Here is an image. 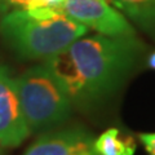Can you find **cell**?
Masks as SVG:
<instances>
[{
  "instance_id": "3",
  "label": "cell",
  "mask_w": 155,
  "mask_h": 155,
  "mask_svg": "<svg viewBox=\"0 0 155 155\" xmlns=\"http://www.w3.org/2000/svg\"><path fill=\"white\" fill-rule=\"evenodd\" d=\"M16 85L30 132L52 127L69 116L72 101L45 64L26 70L16 78Z\"/></svg>"
},
{
  "instance_id": "9",
  "label": "cell",
  "mask_w": 155,
  "mask_h": 155,
  "mask_svg": "<svg viewBox=\"0 0 155 155\" xmlns=\"http://www.w3.org/2000/svg\"><path fill=\"white\" fill-rule=\"evenodd\" d=\"M140 140L147 151L151 155H155V133H143L140 136Z\"/></svg>"
},
{
  "instance_id": "5",
  "label": "cell",
  "mask_w": 155,
  "mask_h": 155,
  "mask_svg": "<svg viewBox=\"0 0 155 155\" xmlns=\"http://www.w3.org/2000/svg\"><path fill=\"white\" fill-rule=\"evenodd\" d=\"M28 134L30 129L19 104L16 78L7 67L0 66V145L16 147Z\"/></svg>"
},
{
  "instance_id": "6",
  "label": "cell",
  "mask_w": 155,
  "mask_h": 155,
  "mask_svg": "<svg viewBox=\"0 0 155 155\" xmlns=\"http://www.w3.org/2000/svg\"><path fill=\"white\" fill-rule=\"evenodd\" d=\"M94 138L81 128H70L43 134L23 155H98Z\"/></svg>"
},
{
  "instance_id": "10",
  "label": "cell",
  "mask_w": 155,
  "mask_h": 155,
  "mask_svg": "<svg viewBox=\"0 0 155 155\" xmlns=\"http://www.w3.org/2000/svg\"><path fill=\"white\" fill-rule=\"evenodd\" d=\"M64 2L65 0H38L36 8H39V7H49V8L57 9Z\"/></svg>"
},
{
  "instance_id": "8",
  "label": "cell",
  "mask_w": 155,
  "mask_h": 155,
  "mask_svg": "<svg viewBox=\"0 0 155 155\" xmlns=\"http://www.w3.org/2000/svg\"><path fill=\"white\" fill-rule=\"evenodd\" d=\"M94 151L98 155H133L136 145L130 137H122L116 128L107 129L94 140Z\"/></svg>"
},
{
  "instance_id": "12",
  "label": "cell",
  "mask_w": 155,
  "mask_h": 155,
  "mask_svg": "<svg viewBox=\"0 0 155 155\" xmlns=\"http://www.w3.org/2000/svg\"><path fill=\"white\" fill-rule=\"evenodd\" d=\"M149 65L153 67V69H155V52L151 54V57L149 58Z\"/></svg>"
},
{
  "instance_id": "7",
  "label": "cell",
  "mask_w": 155,
  "mask_h": 155,
  "mask_svg": "<svg viewBox=\"0 0 155 155\" xmlns=\"http://www.w3.org/2000/svg\"><path fill=\"white\" fill-rule=\"evenodd\" d=\"M113 3L145 31L155 35V0H113Z\"/></svg>"
},
{
  "instance_id": "2",
  "label": "cell",
  "mask_w": 155,
  "mask_h": 155,
  "mask_svg": "<svg viewBox=\"0 0 155 155\" xmlns=\"http://www.w3.org/2000/svg\"><path fill=\"white\" fill-rule=\"evenodd\" d=\"M87 31L88 27L49 7L18 9L5 13L0 21L4 41L19 56L31 60H48Z\"/></svg>"
},
{
  "instance_id": "4",
  "label": "cell",
  "mask_w": 155,
  "mask_h": 155,
  "mask_svg": "<svg viewBox=\"0 0 155 155\" xmlns=\"http://www.w3.org/2000/svg\"><path fill=\"white\" fill-rule=\"evenodd\" d=\"M56 11L105 36H134L132 26L106 0H65Z\"/></svg>"
},
{
  "instance_id": "11",
  "label": "cell",
  "mask_w": 155,
  "mask_h": 155,
  "mask_svg": "<svg viewBox=\"0 0 155 155\" xmlns=\"http://www.w3.org/2000/svg\"><path fill=\"white\" fill-rule=\"evenodd\" d=\"M9 8H11V2L9 0H0V16L8 13Z\"/></svg>"
},
{
  "instance_id": "1",
  "label": "cell",
  "mask_w": 155,
  "mask_h": 155,
  "mask_svg": "<svg viewBox=\"0 0 155 155\" xmlns=\"http://www.w3.org/2000/svg\"><path fill=\"white\" fill-rule=\"evenodd\" d=\"M140 52L134 36L79 38L45 65L71 101H92L110 93L127 75Z\"/></svg>"
}]
</instances>
